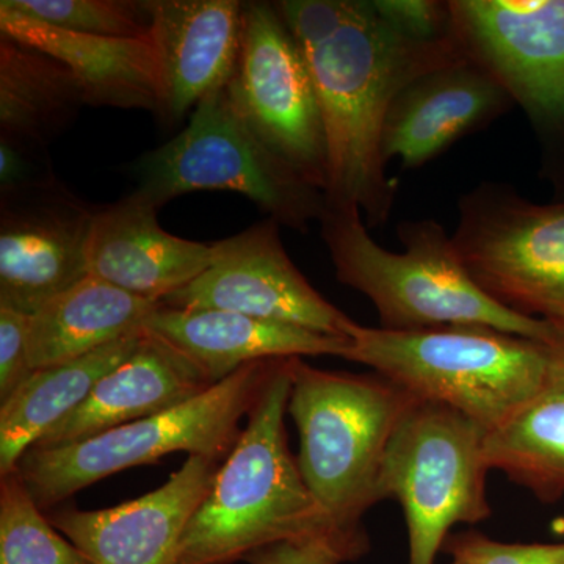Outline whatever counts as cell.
<instances>
[{"instance_id": "cell-1", "label": "cell", "mask_w": 564, "mask_h": 564, "mask_svg": "<svg viewBox=\"0 0 564 564\" xmlns=\"http://www.w3.org/2000/svg\"><path fill=\"white\" fill-rule=\"evenodd\" d=\"M302 52L325 128L326 206L356 207L370 226L383 225L397 196L381 151L388 111L411 82L466 55L456 36L421 43L400 35L373 0H351L333 35Z\"/></svg>"}, {"instance_id": "cell-2", "label": "cell", "mask_w": 564, "mask_h": 564, "mask_svg": "<svg viewBox=\"0 0 564 564\" xmlns=\"http://www.w3.org/2000/svg\"><path fill=\"white\" fill-rule=\"evenodd\" d=\"M321 223L337 280L373 303L381 328L481 326L544 344L558 333V323L513 313L481 291L440 223H402L403 252L375 242L356 207L326 206Z\"/></svg>"}, {"instance_id": "cell-3", "label": "cell", "mask_w": 564, "mask_h": 564, "mask_svg": "<svg viewBox=\"0 0 564 564\" xmlns=\"http://www.w3.org/2000/svg\"><path fill=\"white\" fill-rule=\"evenodd\" d=\"M291 386L289 358L273 359L247 426L185 527L176 564H232L263 545L340 532L289 448Z\"/></svg>"}, {"instance_id": "cell-4", "label": "cell", "mask_w": 564, "mask_h": 564, "mask_svg": "<svg viewBox=\"0 0 564 564\" xmlns=\"http://www.w3.org/2000/svg\"><path fill=\"white\" fill-rule=\"evenodd\" d=\"M289 370L304 484L337 530L366 532L362 516L380 502L386 451L417 397L381 375L332 372L299 356Z\"/></svg>"}, {"instance_id": "cell-5", "label": "cell", "mask_w": 564, "mask_h": 564, "mask_svg": "<svg viewBox=\"0 0 564 564\" xmlns=\"http://www.w3.org/2000/svg\"><path fill=\"white\" fill-rule=\"evenodd\" d=\"M343 358L417 399L454 408L491 434L540 391L549 351L547 344L481 326L391 332L356 323Z\"/></svg>"}, {"instance_id": "cell-6", "label": "cell", "mask_w": 564, "mask_h": 564, "mask_svg": "<svg viewBox=\"0 0 564 564\" xmlns=\"http://www.w3.org/2000/svg\"><path fill=\"white\" fill-rule=\"evenodd\" d=\"M273 359L248 364L195 399L118 426L82 443L31 447L18 474L43 511L80 489L129 467L158 463L174 452L223 463L239 441L240 421L250 413Z\"/></svg>"}, {"instance_id": "cell-7", "label": "cell", "mask_w": 564, "mask_h": 564, "mask_svg": "<svg viewBox=\"0 0 564 564\" xmlns=\"http://www.w3.org/2000/svg\"><path fill=\"white\" fill-rule=\"evenodd\" d=\"M139 177L135 192L159 210L191 192H236L280 225L306 232L326 207L325 193L252 132L226 87L195 107L184 131L141 159Z\"/></svg>"}, {"instance_id": "cell-8", "label": "cell", "mask_w": 564, "mask_h": 564, "mask_svg": "<svg viewBox=\"0 0 564 564\" xmlns=\"http://www.w3.org/2000/svg\"><path fill=\"white\" fill-rule=\"evenodd\" d=\"M488 432L447 404L415 399L386 451L378 494L402 507L410 564H436L452 529L492 513Z\"/></svg>"}, {"instance_id": "cell-9", "label": "cell", "mask_w": 564, "mask_h": 564, "mask_svg": "<svg viewBox=\"0 0 564 564\" xmlns=\"http://www.w3.org/2000/svg\"><path fill=\"white\" fill-rule=\"evenodd\" d=\"M452 242L497 303L564 325V203L541 206L507 185L484 184L459 202Z\"/></svg>"}, {"instance_id": "cell-10", "label": "cell", "mask_w": 564, "mask_h": 564, "mask_svg": "<svg viewBox=\"0 0 564 564\" xmlns=\"http://www.w3.org/2000/svg\"><path fill=\"white\" fill-rule=\"evenodd\" d=\"M226 91L252 132L325 193L328 151L321 102L306 58L274 3H245L242 47Z\"/></svg>"}, {"instance_id": "cell-11", "label": "cell", "mask_w": 564, "mask_h": 564, "mask_svg": "<svg viewBox=\"0 0 564 564\" xmlns=\"http://www.w3.org/2000/svg\"><path fill=\"white\" fill-rule=\"evenodd\" d=\"M467 61L545 126L564 122V0H451Z\"/></svg>"}, {"instance_id": "cell-12", "label": "cell", "mask_w": 564, "mask_h": 564, "mask_svg": "<svg viewBox=\"0 0 564 564\" xmlns=\"http://www.w3.org/2000/svg\"><path fill=\"white\" fill-rule=\"evenodd\" d=\"M215 245L209 269L162 300V306L231 311L350 339L356 322L326 302L296 269L282 245L280 223H256Z\"/></svg>"}, {"instance_id": "cell-13", "label": "cell", "mask_w": 564, "mask_h": 564, "mask_svg": "<svg viewBox=\"0 0 564 564\" xmlns=\"http://www.w3.org/2000/svg\"><path fill=\"white\" fill-rule=\"evenodd\" d=\"M93 215L47 180L3 195L0 306L32 315L84 281Z\"/></svg>"}, {"instance_id": "cell-14", "label": "cell", "mask_w": 564, "mask_h": 564, "mask_svg": "<svg viewBox=\"0 0 564 564\" xmlns=\"http://www.w3.org/2000/svg\"><path fill=\"white\" fill-rule=\"evenodd\" d=\"M220 463L188 456L155 491L104 510L76 507L47 519L93 564H176L182 534L209 492Z\"/></svg>"}, {"instance_id": "cell-15", "label": "cell", "mask_w": 564, "mask_h": 564, "mask_svg": "<svg viewBox=\"0 0 564 564\" xmlns=\"http://www.w3.org/2000/svg\"><path fill=\"white\" fill-rule=\"evenodd\" d=\"M158 214V207L137 192L95 210L87 242L88 276L161 303L206 272L217 245L166 232Z\"/></svg>"}, {"instance_id": "cell-16", "label": "cell", "mask_w": 564, "mask_h": 564, "mask_svg": "<svg viewBox=\"0 0 564 564\" xmlns=\"http://www.w3.org/2000/svg\"><path fill=\"white\" fill-rule=\"evenodd\" d=\"M511 104L502 85L467 58L423 74L388 111L381 141L384 162L399 159L406 170L425 165Z\"/></svg>"}, {"instance_id": "cell-17", "label": "cell", "mask_w": 564, "mask_h": 564, "mask_svg": "<svg viewBox=\"0 0 564 564\" xmlns=\"http://www.w3.org/2000/svg\"><path fill=\"white\" fill-rule=\"evenodd\" d=\"M0 33L68 66L85 104L140 109L166 120L161 61L151 39H106L63 31L0 2Z\"/></svg>"}, {"instance_id": "cell-18", "label": "cell", "mask_w": 564, "mask_h": 564, "mask_svg": "<svg viewBox=\"0 0 564 564\" xmlns=\"http://www.w3.org/2000/svg\"><path fill=\"white\" fill-rule=\"evenodd\" d=\"M151 40L161 61L166 120L221 90L236 73L245 3L237 0H150Z\"/></svg>"}, {"instance_id": "cell-19", "label": "cell", "mask_w": 564, "mask_h": 564, "mask_svg": "<svg viewBox=\"0 0 564 564\" xmlns=\"http://www.w3.org/2000/svg\"><path fill=\"white\" fill-rule=\"evenodd\" d=\"M212 386L176 348L143 332L135 351L102 377L85 402L51 426L32 447L82 443L180 406Z\"/></svg>"}, {"instance_id": "cell-20", "label": "cell", "mask_w": 564, "mask_h": 564, "mask_svg": "<svg viewBox=\"0 0 564 564\" xmlns=\"http://www.w3.org/2000/svg\"><path fill=\"white\" fill-rule=\"evenodd\" d=\"M144 333L172 345L195 364L210 384L220 383L251 362L333 355L343 358L350 339L302 326L262 321L218 310L159 306Z\"/></svg>"}, {"instance_id": "cell-21", "label": "cell", "mask_w": 564, "mask_h": 564, "mask_svg": "<svg viewBox=\"0 0 564 564\" xmlns=\"http://www.w3.org/2000/svg\"><path fill=\"white\" fill-rule=\"evenodd\" d=\"M159 306L161 303L87 276L29 315L31 369L61 366L141 334Z\"/></svg>"}, {"instance_id": "cell-22", "label": "cell", "mask_w": 564, "mask_h": 564, "mask_svg": "<svg viewBox=\"0 0 564 564\" xmlns=\"http://www.w3.org/2000/svg\"><path fill=\"white\" fill-rule=\"evenodd\" d=\"M549 362L536 395L486 437L489 469L507 475L543 502L564 496V325L547 343Z\"/></svg>"}, {"instance_id": "cell-23", "label": "cell", "mask_w": 564, "mask_h": 564, "mask_svg": "<svg viewBox=\"0 0 564 564\" xmlns=\"http://www.w3.org/2000/svg\"><path fill=\"white\" fill-rule=\"evenodd\" d=\"M141 336L143 333L126 337L61 366L33 370L31 378L0 403V477L17 470L25 452L135 351Z\"/></svg>"}, {"instance_id": "cell-24", "label": "cell", "mask_w": 564, "mask_h": 564, "mask_svg": "<svg viewBox=\"0 0 564 564\" xmlns=\"http://www.w3.org/2000/svg\"><path fill=\"white\" fill-rule=\"evenodd\" d=\"M85 104L68 66L17 41L0 40V135L24 150L43 147Z\"/></svg>"}, {"instance_id": "cell-25", "label": "cell", "mask_w": 564, "mask_h": 564, "mask_svg": "<svg viewBox=\"0 0 564 564\" xmlns=\"http://www.w3.org/2000/svg\"><path fill=\"white\" fill-rule=\"evenodd\" d=\"M0 564H93L51 524L18 470L0 477Z\"/></svg>"}, {"instance_id": "cell-26", "label": "cell", "mask_w": 564, "mask_h": 564, "mask_svg": "<svg viewBox=\"0 0 564 564\" xmlns=\"http://www.w3.org/2000/svg\"><path fill=\"white\" fill-rule=\"evenodd\" d=\"M25 17L63 31L106 39H151L150 2L132 0H7Z\"/></svg>"}, {"instance_id": "cell-27", "label": "cell", "mask_w": 564, "mask_h": 564, "mask_svg": "<svg viewBox=\"0 0 564 564\" xmlns=\"http://www.w3.org/2000/svg\"><path fill=\"white\" fill-rule=\"evenodd\" d=\"M369 551L366 532H332L263 545L245 556L250 564H343Z\"/></svg>"}, {"instance_id": "cell-28", "label": "cell", "mask_w": 564, "mask_h": 564, "mask_svg": "<svg viewBox=\"0 0 564 564\" xmlns=\"http://www.w3.org/2000/svg\"><path fill=\"white\" fill-rule=\"evenodd\" d=\"M443 551L464 564H564V543H500L474 530L451 534Z\"/></svg>"}, {"instance_id": "cell-29", "label": "cell", "mask_w": 564, "mask_h": 564, "mask_svg": "<svg viewBox=\"0 0 564 564\" xmlns=\"http://www.w3.org/2000/svg\"><path fill=\"white\" fill-rule=\"evenodd\" d=\"M389 25L413 41L434 43L455 36L448 2L433 0H373Z\"/></svg>"}, {"instance_id": "cell-30", "label": "cell", "mask_w": 564, "mask_h": 564, "mask_svg": "<svg viewBox=\"0 0 564 564\" xmlns=\"http://www.w3.org/2000/svg\"><path fill=\"white\" fill-rule=\"evenodd\" d=\"M29 315L0 306V403L31 378Z\"/></svg>"}, {"instance_id": "cell-31", "label": "cell", "mask_w": 564, "mask_h": 564, "mask_svg": "<svg viewBox=\"0 0 564 564\" xmlns=\"http://www.w3.org/2000/svg\"><path fill=\"white\" fill-rule=\"evenodd\" d=\"M452 564H464V563H462V562H454V563H452Z\"/></svg>"}]
</instances>
